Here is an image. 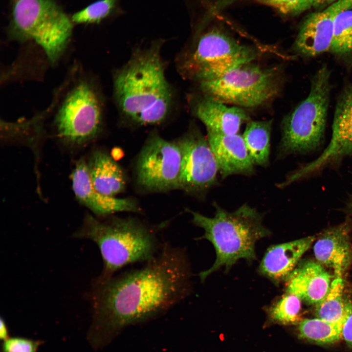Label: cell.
<instances>
[{
  "label": "cell",
  "mask_w": 352,
  "mask_h": 352,
  "mask_svg": "<svg viewBox=\"0 0 352 352\" xmlns=\"http://www.w3.org/2000/svg\"><path fill=\"white\" fill-rule=\"evenodd\" d=\"M181 154L177 143L153 135L146 142L136 164L137 180L151 191L178 188Z\"/></svg>",
  "instance_id": "cell-10"
},
{
  "label": "cell",
  "mask_w": 352,
  "mask_h": 352,
  "mask_svg": "<svg viewBox=\"0 0 352 352\" xmlns=\"http://www.w3.org/2000/svg\"><path fill=\"white\" fill-rule=\"evenodd\" d=\"M343 326L330 323L320 318L306 319L298 326L300 336L319 344H330L342 337Z\"/></svg>",
  "instance_id": "cell-24"
},
{
  "label": "cell",
  "mask_w": 352,
  "mask_h": 352,
  "mask_svg": "<svg viewBox=\"0 0 352 352\" xmlns=\"http://www.w3.org/2000/svg\"><path fill=\"white\" fill-rule=\"evenodd\" d=\"M214 206L215 215L212 218L188 210L193 222L204 231L201 238L210 242L216 253L212 266L199 274L201 281L223 266L228 270L240 259L255 260L256 243L271 234L263 224V215L254 208L244 204L229 212L216 203Z\"/></svg>",
  "instance_id": "cell-4"
},
{
  "label": "cell",
  "mask_w": 352,
  "mask_h": 352,
  "mask_svg": "<svg viewBox=\"0 0 352 352\" xmlns=\"http://www.w3.org/2000/svg\"><path fill=\"white\" fill-rule=\"evenodd\" d=\"M103 113L102 100L97 88L90 79L83 77L76 80L64 95L54 123L61 139L81 144L97 136Z\"/></svg>",
  "instance_id": "cell-9"
},
{
  "label": "cell",
  "mask_w": 352,
  "mask_h": 352,
  "mask_svg": "<svg viewBox=\"0 0 352 352\" xmlns=\"http://www.w3.org/2000/svg\"><path fill=\"white\" fill-rule=\"evenodd\" d=\"M314 239L309 236L269 247L260 263L259 272L276 283L287 278Z\"/></svg>",
  "instance_id": "cell-18"
},
{
  "label": "cell",
  "mask_w": 352,
  "mask_h": 352,
  "mask_svg": "<svg viewBox=\"0 0 352 352\" xmlns=\"http://www.w3.org/2000/svg\"><path fill=\"white\" fill-rule=\"evenodd\" d=\"M272 123V120L247 123L242 137L253 165L268 164Z\"/></svg>",
  "instance_id": "cell-21"
},
{
  "label": "cell",
  "mask_w": 352,
  "mask_h": 352,
  "mask_svg": "<svg viewBox=\"0 0 352 352\" xmlns=\"http://www.w3.org/2000/svg\"><path fill=\"white\" fill-rule=\"evenodd\" d=\"M313 251L319 263L332 268L336 277H342L352 257L346 227L341 226L325 232L314 244Z\"/></svg>",
  "instance_id": "cell-19"
},
{
  "label": "cell",
  "mask_w": 352,
  "mask_h": 352,
  "mask_svg": "<svg viewBox=\"0 0 352 352\" xmlns=\"http://www.w3.org/2000/svg\"><path fill=\"white\" fill-rule=\"evenodd\" d=\"M287 15L301 14L312 7L310 0H258Z\"/></svg>",
  "instance_id": "cell-28"
},
{
  "label": "cell",
  "mask_w": 352,
  "mask_h": 352,
  "mask_svg": "<svg viewBox=\"0 0 352 352\" xmlns=\"http://www.w3.org/2000/svg\"><path fill=\"white\" fill-rule=\"evenodd\" d=\"M120 0H98L74 13L73 23H98L112 15L117 9Z\"/></svg>",
  "instance_id": "cell-26"
},
{
  "label": "cell",
  "mask_w": 352,
  "mask_h": 352,
  "mask_svg": "<svg viewBox=\"0 0 352 352\" xmlns=\"http://www.w3.org/2000/svg\"><path fill=\"white\" fill-rule=\"evenodd\" d=\"M73 23L53 0H12L8 34L19 42L34 41L55 64L66 49Z\"/></svg>",
  "instance_id": "cell-5"
},
{
  "label": "cell",
  "mask_w": 352,
  "mask_h": 352,
  "mask_svg": "<svg viewBox=\"0 0 352 352\" xmlns=\"http://www.w3.org/2000/svg\"><path fill=\"white\" fill-rule=\"evenodd\" d=\"M331 73L326 65L313 75L307 97L284 119L279 146L284 155L317 148L323 138L331 89Z\"/></svg>",
  "instance_id": "cell-7"
},
{
  "label": "cell",
  "mask_w": 352,
  "mask_h": 352,
  "mask_svg": "<svg viewBox=\"0 0 352 352\" xmlns=\"http://www.w3.org/2000/svg\"><path fill=\"white\" fill-rule=\"evenodd\" d=\"M191 274L184 248L164 242L141 267L107 278L99 276L88 293L90 345L103 348L125 328L153 319L184 300L191 292Z\"/></svg>",
  "instance_id": "cell-1"
},
{
  "label": "cell",
  "mask_w": 352,
  "mask_h": 352,
  "mask_svg": "<svg viewBox=\"0 0 352 352\" xmlns=\"http://www.w3.org/2000/svg\"><path fill=\"white\" fill-rule=\"evenodd\" d=\"M44 342L29 338L15 336L2 341L1 352H38L40 346Z\"/></svg>",
  "instance_id": "cell-27"
},
{
  "label": "cell",
  "mask_w": 352,
  "mask_h": 352,
  "mask_svg": "<svg viewBox=\"0 0 352 352\" xmlns=\"http://www.w3.org/2000/svg\"><path fill=\"white\" fill-rule=\"evenodd\" d=\"M343 288L342 277H336L331 282L327 295L316 305L315 314L317 318L343 326L352 313V304L344 301Z\"/></svg>",
  "instance_id": "cell-22"
},
{
  "label": "cell",
  "mask_w": 352,
  "mask_h": 352,
  "mask_svg": "<svg viewBox=\"0 0 352 352\" xmlns=\"http://www.w3.org/2000/svg\"><path fill=\"white\" fill-rule=\"evenodd\" d=\"M342 337L349 345L352 346V313L343 325Z\"/></svg>",
  "instance_id": "cell-29"
},
{
  "label": "cell",
  "mask_w": 352,
  "mask_h": 352,
  "mask_svg": "<svg viewBox=\"0 0 352 352\" xmlns=\"http://www.w3.org/2000/svg\"><path fill=\"white\" fill-rule=\"evenodd\" d=\"M350 211H351L352 214V200L351 201L350 204Z\"/></svg>",
  "instance_id": "cell-32"
},
{
  "label": "cell",
  "mask_w": 352,
  "mask_h": 352,
  "mask_svg": "<svg viewBox=\"0 0 352 352\" xmlns=\"http://www.w3.org/2000/svg\"><path fill=\"white\" fill-rule=\"evenodd\" d=\"M10 337L9 331L7 325L2 317L0 318V338L1 340L4 341Z\"/></svg>",
  "instance_id": "cell-31"
},
{
  "label": "cell",
  "mask_w": 352,
  "mask_h": 352,
  "mask_svg": "<svg viewBox=\"0 0 352 352\" xmlns=\"http://www.w3.org/2000/svg\"><path fill=\"white\" fill-rule=\"evenodd\" d=\"M193 110L207 132L217 134H237L241 125L250 121L249 115L242 108L228 107L204 95L195 102Z\"/></svg>",
  "instance_id": "cell-16"
},
{
  "label": "cell",
  "mask_w": 352,
  "mask_h": 352,
  "mask_svg": "<svg viewBox=\"0 0 352 352\" xmlns=\"http://www.w3.org/2000/svg\"><path fill=\"white\" fill-rule=\"evenodd\" d=\"M329 52L345 66H352V8L343 11L336 17Z\"/></svg>",
  "instance_id": "cell-23"
},
{
  "label": "cell",
  "mask_w": 352,
  "mask_h": 352,
  "mask_svg": "<svg viewBox=\"0 0 352 352\" xmlns=\"http://www.w3.org/2000/svg\"><path fill=\"white\" fill-rule=\"evenodd\" d=\"M312 7L322 10L339 0H310Z\"/></svg>",
  "instance_id": "cell-30"
},
{
  "label": "cell",
  "mask_w": 352,
  "mask_h": 352,
  "mask_svg": "<svg viewBox=\"0 0 352 352\" xmlns=\"http://www.w3.org/2000/svg\"><path fill=\"white\" fill-rule=\"evenodd\" d=\"M350 8H352V0H339L307 16L294 42V52L306 58L330 52L336 18L341 12Z\"/></svg>",
  "instance_id": "cell-12"
},
{
  "label": "cell",
  "mask_w": 352,
  "mask_h": 352,
  "mask_svg": "<svg viewBox=\"0 0 352 352\" xmlns=\"http://www.w3.org/2000/svg\"><path fill=\"white\" fill-rule=\"evenodd\" d=\"M301 301L296 295L287 293L270 307L268 311L270 318L285 325L295 322L301 309Z\"/></svg>",
  "instance_id": "cell-25"
},
{
  "label": "cell",
  "mask_w": 352,
  "mask_h": 352,
  "mask_svg": "<svg viewBox=\"0 0 352 352\" xmlns=\"http://www.w3.org/2000/svg\"><path fill=\"white\" fill-rule=\"evenodd\" d=\"M162 43L136 50L114 77V93L122 113L141 125L163 121L170 113L173 92L165 77Z\"/></svg>",
  "instance_id": "cell-2"
},
{
  "label": "cell",
  "mask_w": 352,
  "mask_h": 352,
  "mask_svg": "<svg viewBox=\"0 0 352 352\" xmlns=\"http://www.w3.org/2000/svg\"><path fill=\"white\" fill-rule=\"evenodd\" d=\"M258 52L227 33L213 29L202 33L182 51L177 66L184 78L198 83L218 78L252 62Z\"/></svg>",
  "instance_id": "cell-6"
},
{
  "label": "cell",
  "mask_w": 352,
  "mask_h": 352,
  "mask_svg": "<svg viewBox=\"0 0 352 352\" xmlns=\"http://www.w3.org/2000/svg\"><path fill=\"white\" fill-rule=\"evenodd\" d=\"M252 62L218 78L199 83L200 90L205 96L242 108L256 107L270 102L281 90L282 68L263 66Z\"/></svg>",
  "instance_id": "cell-8"
},
{
  "label": "cell",
  "mask_w": 352,
  "mask_h": 352,
  "mask_svg": "<svg viewBox=\"0 0 352 352\" xmlns=\"http://www.w3.org/2000/svg\"><path fill=\"white\" fill-rule=\"evenodd\" d=\"M92 184L99 193L114 197L124 191L126 185L124 173L120 166L107 153L94 152L88 164Z\"/></svg>",
  "instance_id": "cell-20"
},
{
  "label": "cell",
  "mask_w": 352,
  "mask_h": 352,
  "mask_svg": "<svg viewBox=\"0 0 352 352\" xmlns=\"http://www.w3.org/2000/svg\"><path fill=\"white\" fill-rule=\"evenodd\" d=\"M71 178L73 191L77 199L97 215L140 211L136 202L132 199L109 197L97 191L92 184L88 164L83 159L76 163Z\"/></svg>",
  "instance_id": "cell-14"
},
{
  "label": "cell",
  "mask_w": 352,
  "mask_h": 352,
  "mask_svg": "<svg viewBox=\"0 0 352 352\" xmlns=\"http://www.w3.org/2000/svg\"><path fill=\"white\" fill-rule=\"evenodd\" d=\"M158 230L137 219L111 218L101 220L90 216L74 236L88 239L99 248L103 261L100 277L109 278L128 265L145 263L160 251L164 242Z\"/></svg>",
  "instance_id": "cell-3"
},
{
  "label": "cell",
  "mask_w": 352,
  "mask_h": 352,
  "mask_svg": "<svg viewBox=\"0 0 352 352\" xmlns=\"http://www.w3.org/2000/svg\"><path fill=\"white\" fill-rule=\"evenodd\" d=\"M348 155H352V82L344 87L337 98L329 145L316 159L303 167V171L309 175Z\"/></svg>",
  "instance_id": "cell-13"
},
{
  "label": "cell",
  "mask_w": 352,
  "mask_h": 352,
  "mask_svg": "<svg viewBox=\"0 0 352 352\" xmlns=\"http://www.w3.org/2000/svg\"><path fill=\"white\" fill-rule=\"evenodd\" d=\"M331 276L319 263L308 261L292 271L287 277L286 293L309 304L317 305L325 297L331 286Z\"/></svg>",
  "instance_id": "cell-17"
},
{
  "label": "cell",
  "mask_w": 352,
  "mask_h": 352,
  "mask_svg": "<svg viewBox=\"0 0 352 352\" xmlns=\"http://www.w3.org/2000/svg\"><path fill=\"white\" fill-rule=\"evenodd\" d=\"M181 154L178 188L187 192L206 191L217 181V162L207 138L193 130L176 141Z\"/></svg>",
  "instance_id": "cell-11"
},
{
  "label": "cell",
  "mask_w": 352,
  "mask_h": 352,
  "mask_svg": "<svg viewBox=\"0 0 352 352\" xmlns=\"http://www.w3.org/2000/svg\"><path fill=\"white\" fill-rule=\"evenodd\" d=\"M207 139L222 178L230 175H251L254 172L242 136L207 132Z\"/></svg>",
  "instance_id": "cell-15"
}]
</instances>
